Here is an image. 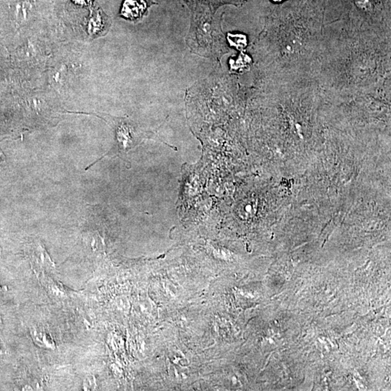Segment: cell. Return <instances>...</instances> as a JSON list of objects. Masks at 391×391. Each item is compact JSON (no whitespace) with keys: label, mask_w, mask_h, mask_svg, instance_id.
Instances as JSON below:
<instances>
[{"label":"cell","mask_w":391,"mask_h":391,"mask_svg":"<svg viewBox=\"0 0 391 391\" xmlns=\"http://www.w3.org/2000/svg\"><path fill=\"white\" fill-rule=\"evenodd\" d=\"M134 128L126 123H120L118 128H117V138L118 140V146H119V152L126 154L127 150L132 148L136 145L138 142L143 140L145 138H153L154 140L162 142L165 143L164 141L159 138L158 135L155 134L153 132H147L143 134H138L136 133Z\"/></svg>","instance_id":"cell-1"},{"label":"cell","mask_w":391,"mask_h":391,"mask_svg":"<svg viewBox=\"0 0 391 391\" xmlns=\"http://www.w3.org/2000/svg\"><path fill=\"white\" fill-rule=\"evenodd\" d=\"M33 5L29 0L20 2L15 6V13L19 20H26L32 13Z\"/></svg>","instance_id":"cell-3"},{"label":"cell","mask_w":391,"mask_h":391,"mask_svg":"<svg viewBox=\"0 0 391 391\" xmlns=\"http://www.w3.org/2000/svg\"><path fill=\"white\" fill-rule=\"evenodd\" d=\"M4 161H5L4 154H3V153H0V164H3Z\"/></svg>","instance_id":"cell-4"},{"label":"cell","mask_w":391,"mask_h":391,"mask_svg":"<svg viewBox=\"0 0 391 391\" xmlns=\"http://www.w3.org/2000/svg\"><path fill=\"white\" fill-rule=\"evenodd\" d=\"M275 3H280V2L283 1V0H273Z\"/></svg>","instance_id":"cell-5"},{"label":"cell","mask_w":391,"mask_h":391,"mask_svg":"<svg viewBox=\"0 0 391 391\" xmlns=\"http://www.w3.org/2000/svg\"><path fill=\"white\" fill-rule=\"evenodd\" d=\"M158 3L152 0H124L122 5L121 15L131 21L142 20L148 14L149 8Z\"/></svg>","instance_id":"cell-2"}]
</instances>
